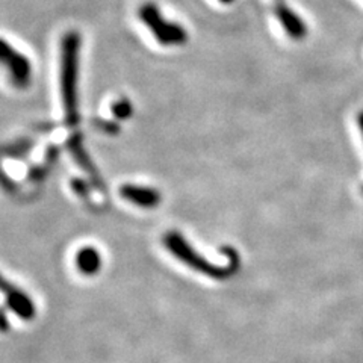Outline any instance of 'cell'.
Returning a JSON list of instances; mask_svg holds the SVG:
<instances>
[{
	"label": "cell",
	"instance_id": "3957f363",
	"mask_svg": "<svg viewBox=\"0 0 363 363\" xmlns=\"http://www.w3.org/2000/svg\"><path fill=\"white\" fill-rule=\"evenodd\" d=\"M138 17L143 25L152 32L155 40L164 48H176L188 43L186 29L176 21L164 18L161 9L153 2H145L138 9Z\"/></svg>",
	"mask_w": 363,
	"mask_h": 363
},
{
	"label": "cell",
	"instance_id": "7c38bea8",
	"mask_svg": "<svg viewBox=\"0 0 363 363\" xmlns=\"http://www.w3.org/2000/svg\"><path fill=\"white\" fill-rule=\"evenodd\" d=\"M357 124H359V129H360L362 136H363V111L359 113V117H357Z\"/></svg>",
	"mask_w": 363,
	"mask_h": 363
},
{
	"label": "cell",
	"instance_id": "5b68a950",
	"mask_svg": "<svg viewBox=\"0 0 363 363\" xmlns=\"http://www.w3.org/2000/svg\"><path fill=\"white\" fill-rule=\"evenodd\" d=\"M2 291L6 297L8 308L13 311L20 320L30 321L35 318V304H33L32 298L26 292H23L13 283H9L6 279L2 280Z\"/></svg>",
	"mask_w": 363,
	"mask_h": 363
},
{
	"label": "cell",
	"instance_id": "4fadbf2b",
	"mask_svg": "<svg viewBox=\"0 0 363 363\" xmlns=\"http://www.w3.org/2000/svg\"><path fill=\"white\" fill-rule=\"evenodd\" d=\"M218 2L223 4V5H232V4L235 2V0H218Z\"/></svg>",
	"mask_w": 363,
	"mask_h": 363
},
{
	"label": "cell",
	"instance_id": "7a4b0ae2",
	"mask_svg": "<svg viewBox=\"0 0 363 363\" xmlns=\"http://www.w3.org/2000/svg\"><path fill=\"white\" fill-rule=\"evenodd\" d=\"M164 245L169 253H172L177 260H180L182 264H185L188 268L215 280H225L235 276L241 267V257L233 247H223L221 252L227 256V264L215 265L209 262L208 259L200 256V253H197L196 250L189 245V242L185 240V236L176 230L168 232L164 236Z\"/></svg>",
	"mask_w": 363,
	"mask_h": 363
},
{
	"label": "cell",
	"instance_id": "52a82bcc",
	"mask_svg": "<svg viewBox=\"0 0 363 363\" xmlns=\"http://www.w3.org/2000/svg\"><path fill=\"white\" fill-rule=\"evenodd\" d=\"M120 197L143 209H153L161 203V194H159V191L150 186H140L133 184L121 185Z\"/></svg>",
	"mask_w": 363,
	"mask_h": 363
},
{
	"label": "cell",
	"instance_id": "8992f818",
	"mask_svg": "<svg viewBox=\"0 0 363 363\" xmlns=\"http://www.w3.org/2000/svg\"><path fill=\"white\" fill-rule=\"evenodd\" d=\"M274 14L283 30L286 32V35L294 41H301L308 35V25L304 20L295 13L294 9L286 6L285 4H277L274 8Z\"/></svg>",
	"mask_w": 363,
	"mask_h": 363
},
{
	"label": "cell",
	"instance_id": "6da1fadb",
	"mask_svg": "<svg viewBox=\"0 0 363 363\" xmlns=\"http://www.w3.org/2000/svg\"><path fill=\"white\" fill-rule=\"evenodd\" d=\"M82 38L76 30L65 32L60 44V86L64 106V116L68 126H76L79 121V55Z\"/></svg>",
	"mask_w": 363,
	"mask_h": 363
},
{
	"label": "cell",
	"instance_id": "8fae6325",
	"mask_svg": "<svg viewBox=\"0 0 363 363\" xmlns=\"http://www.w3.org/2000/svg\"><path fill=\"white\" fill-rule=\"evenodd\" d=\"M72 186H73L81 196H84V192L86 194V191H88V188H86V185H85V182H81V180H74V184H72Z\"/></svg>",
	"mask_w": 363,
	"mask_h": 363
},
{
	"label": "cell",
	"instance_id": "30bf717a",
	"mask_svg": "<svg viewBox=\"0 0 363 363\" xmlns=\"http://www.w3.org/2000/svg\"><path fill=\"white\" fill-rule=\"evenodd\" d=\"M133 112V108L128 99H120L112 105V113L117 120H128Z\"/></svg>",
	"mask_w": 363,
	"mask_h": 363
},
{
	"label": "cell",
	"instance_id": "9c48e42d",
	"mask_svg": "<svg viewBox=\"0 0 363 363\" xmlns=\"http://www.w3.org/2000/svg\"><path fill=\"white\" fill-rule=\"evenodd\" d=\"M70 149H72V152H73V155L76 156V159H77V162L81 164L86 172H88V174L93 177L94 180L97 179L99 182H100V179H99V176H97V173L94 172L93 169V167H91V164H89V159H88V156H86V153L84 152V149H82V144H81V140L79 138H73L72 140V143H70Z\"/></svg>",
	"mask_w": 363,
	"mask_h": 363
},
{
	"label": "cell",
	"instance_id": "5bb4252c",
	"mask_svg": "<svg viewBox=\"0 0 363 363\" xmlns=\"http://www.w3.org/2000/svg\"><path fill=\"white\" fill-rule=\"evenodd\" d=\"M362 192H363V188H362Z\"/></svg>",
	"mask_w": 363,
	"mask_h": 363
},
{
	"label": "cell",
	"instance_id": "ba28073f",
	"mask_svg": "<svg viewBox=\"0 0 363 363\" xmlns=\"http://www.w3.org/2000/svg\"><path fill=\"white\" fill-rule=\"evenodd\" d=\"M77 269L85 276H94L101 268V256L94 247H84L76 255Z\"/></svg>",
	"mask_w": 363,
	"mask_h": 363
},
{
	"label": "cell",
	"instance_id": "277c9868",
	"mask_svg": "<svg viewBox=\"0 0 363 363\" xmlns=\"http://www.w3.org/2000/svg\"><path fill=\"white\" fill-rule=\"evenodd\" d=\"M0 58L9 73L11 82L16 88L25 89L30 85L32 81V64L28 56L14 49L6 40H2L0 44Z\"/></svg>",
	"mask_w": 363,
	"mask_h": 363
}]
</instances>
